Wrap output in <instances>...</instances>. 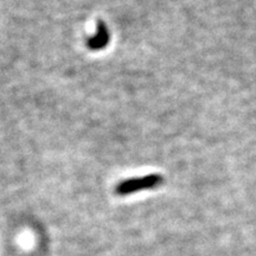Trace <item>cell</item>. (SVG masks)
<instances>
[{"instance_id": "6da1fadb", "label": "cell", "mask_w": 256, "mask_h": 256, "mask_svg": "<svg viewBox=\"0 0 256 256\" xmlns=\"http://www.w3.org/2000/svg\"><path fill=\"white\" fill-rule=\"evenodd\" d=\"M162 183V178L158 174H148L145 177L132 178L124 180L116 186V194L120 196L134 194V192L146 190V188H156Z\"/></svg>"}, {"instance_id": "7a4b0ae2", "label": "cell", "mask_w": 256, "mask_h": 256, "mask_svg": "<svg viewBox=\"0 0 256 256\" xmlns=\"http://www.w3.org/2000/svg\"><path fill=\"white\" fill-rule=\"evenodd\" d=\"M108 42H110V32L107 25L100 20L98 23V34L89 38L87 46L90 50H101L107 46Z\"/></svg>"}]
</instances>
